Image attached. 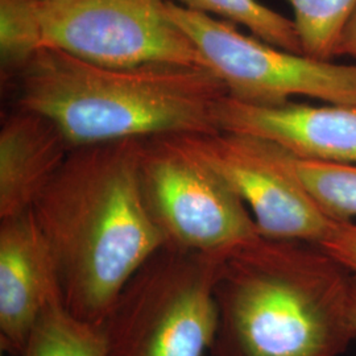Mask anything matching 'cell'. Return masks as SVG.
<instances>
[{
  "label": "cell",
  "mask_w": 356,
  "mask_h": 356,
  "mask_svg": "<svg viewBox=\"0 0 356 356\" xmlns=\"http://www.w3.org/2000/svg\"><path fill=\"white\" fill-rule=\"evenodd\" d=\"M286 160L326 216L335 222H347L355 218L356 164L304 160L289 152H286Z\"/></svg>",
  "instance_id": "5bb4252c"
},
{
  "label": "cell",
  "mask_w": 356,
  "mask_h": 356,
  "mask_svg": "<svg viewBox=\"0 0 356 356\" xmlns=\"http://www.w3.org/2000/svg\"><path fill=\"white\" fill-rule=\"evenodd\" d=\"M0 356H6V355H4V353H3V351H1V355H0Z\"/></svg>",
  "instance_id": "ffe728a7"
},
{
  "label": "cell",
  "mask_w": 356,
  "mask_h": 356,
  "mask_svg": "<svg viewBox=\"0 0 356 356\" xmlns=\"http://www.w3.org/2000/svg\"><path fill=\"white\" fill-rule=\"evenodd\" d=\"M60 292L51 250L32 210L0 219V348L23 356L42 309Z\"/></svg>",
  "instance_id": "30bf717a"
},
{
  "label": "cell",
  "mask_w": 356,
  "mask_h": 356,
  "mask_svg": "<svg viewBox=\"0 0 356 356\" xmlns=\"http://www.w3.org/2000/svg\"><path fill=\"white\" fill-rule=\"evenodd\" d=\"M41 49L40 0H0L1 76H20Z\"/></svg>",
  "instance_id": "2e32d148"
},
{
  "label": "cell",
  "mask_w": 356,
  "mask_h": 356,
  "mask_svg": "<svg viewBox=\"0 0 356 356\" xmlns=\"http://www.w3.org/2000/svg\"><path fill=\"white\" fill-rule=\"evenodd\" d=\"M72 149L49 118L17 106L0 129V219L31 210Z\"/></svg>",
  "instance_id": "8fae6325"
},
{
  "label": "cell",
  "mask_w": 356,
  "mask_h": 356,
  "mask_svg": "<svg viewBox=\"0 0 356 356\" xmlns=\"http://www.w3.org/2000/svg\"><path fill=\"white\" fill-rule=\"evenodd\" d=\"M346 56L356 60V10L344 26L337 47V57Z\"/></svg>",
  "instance_id": "ac0fdd59"
},
{
  "label": "cell",
  "mask_w": 356,
  "mask_h": 356,
  "mask_svg": "<svg viewBox=\"0 0 356 356\" xmlns=\"http://www.w3.org/2000/svg\"><path fill=\"white\" fill-rule=\"evenodd\" d=\"M170 136L236 193L261 236L321 244L335 225L294 175L279 145L225 131Z\"/></svg>",
  "instance_id": "ba28073f"
},
{
  "label": "cell",
  "mask_w": 356,
  "mask_h": 356,
  "mask_svg": "<svg viewBox=\"0 0 356 356\" xmlns=\"http://www.w3.org/2000/svg\"><path fill=\"white\" fill-rule=\"evenodd\" d=\"M214 119L218 131L273 143L298 159L356 164V103L257 106L226 95Z\"/></svg>",
  "instance_id": "9c48e42d"
},
{
  "label": "cell",
  "mask_w": 356,
  "mask_h": 356,
  "mask_svg": "<svg viewBox=\"0 0 356 356\" xmlns=\"http://www.w3.org/2000/svg\"><path fill=\"white\" fill-rule=\"evenodd\" d=\"M140 186L164 245L226 254L260 235L236 193L170 135L143 140Z\"/></svg>",
  "instance_id": "8992f818"
},
{
  "label": "cell",
  "mask_w": 356,
  "mask_h": 356,
  "mask_svg": "<svg viewBox=\"0 0 356 356\" xmlns=\"http://www.w3.org/2000/svg\"><path fill=\"white\" fill-rule=\"evenodd\" d=\"M23 356H106L102 326L76 317L54 293L29 334Z\"/></svg>",
  "instance_id": "7c38bea8"
},
{
  "label": "cell",
  "mask_w": 356,
  "mask_h": 356,
  "mask_svg": "<svg viewBox=\"0 0 356 356\" xmlns=\"http://www.w3.org/2000/svg\"><path fill=\"white\" fill-rule=\"evenodd\" d=\"M302 53L323 61L337 57L344 26L356 10V0H286Z\"/></svg>",
  "instance_id": "9a60e30c"
},
{
  "label": "cell",
  "mask_w": 356,
  "mask_h": 356,
  "mask_svg": "<svg viewBox=\"0 0 356 356\" xmlns=\"http://www.w3.org/2000/svg\"><path fill=\"white\" fill-rule=\"evenodd\" d=\"M168 0H40L41 48L107 66H204Z\"/></svg>",
  "instance_id": "52a82bcc"
},
{
  "label": "cell",
  "mask_w": 356,
  "mask_h": 356,
  "mask_svg": "<svg viewBox=\"0 0 356 356\" xmlns=\"http://www.w3.org/2000/svg\"><path fill=\"white\" fill-rule=\"evenodd\" d=\"M223 254L159 248L103 322L106 356H210L218 322L214 285Z\"/></svg>",
  "instance_id": "277c9868"
},
{
  "label": "cell",
  "mask_w": 356,
  "mask_h": 356,
  "mask_svg": "<svg viewBox=\"0 0 356 356\" xmlns=\"http://www.w3.org/2000/svg\"><path fill=\"white\" fill-rule=\"evenodd\" d=\"M144 139L73 148L32 206L64 305L102 326L136 270L164 245L140 186Z\"/></svg>",
  "instance_id": "6da1fadb"
},
{
  "label": "cell",
  "mask_w": 356,
  "mask_h": 356,
  "mask_svg": "<svg viewBox=\"0 0 356 356\" xmlns=\"http://www.w3.org/2000/svg\"><path fill=\"white\" fill-rule=\"evenodd\" d=\"M170 19L193 41L204 65L229 98L257 106H277L294 97L326 103H356V65L337 64L285 51L235 24L184 8L168 0Z\"/></svg>",
  "instance_id": "5b68a950"
},
{
  "label": "cell",
  "mask_w": 356,
  "mask_h": 356,
  "mask_svg": "<svg viewBox=\"0 0 356 356\" xmlns=\"http://www.w3.org/2000/svg\"><path fill=\"white\" fill-rule=\"evenodd\" d=\"M186 10L245 26L251 35L281 49L304 54L292 19L257 0H175Z\"/></svg>",
  "instance_id": "4fadbf2b"
},
{
  "label": "cell",
  "mask_w": 356,
  "mask_h": 356,
  "mask_svg": "<svg viewBox=\"0 0 356 356\" xmlns=\"http://www.w3.org/2000/svg\"><path fill=\"white\" fill-rule=\"evenodd\" d=\"M353 272L319 244L261 235L222 256L210 356H341Z\"/></svg>",
  "instance_id": "7a4b0ae2"
},
{
  "label": "cell",
  "mask_w": 356,
  "mask_h": 356,
  "mask_svg": "<svg viewBox=\"0 0 356 356\" xmlns=\"http://www.w3.org/2000/svg\"><path fill=\"white\" fill-rule=\"evenodd\" d=\"M351 314L356 326V273L353 275V280H351Z\"/></svg>",
  "instance_id": "d6986e66"
},
{
  "label": "cell",
  "mask_w": 356,
  "mask_h": 356,
  "mask_svg": "<svg viewBox=\"0 0 356 356\" xmlns=\"http://www.w3.org/2000/svg\"><path fill=\"white\" fill-rule=\"evenodd\" d=\"M17 81V106L49 118L72 148L216 132V104L227 95L204 66H107L53 48H41Z\"/></svg>",
  "instance_id": "3957f363"
},
{
  "label": "cell",
  "mask_w": 356,
  "mask_h": 356,
  "mask_svg": "<svg viewBox=\"0 0 356 356\" xmlns=\"http://www.w3.org/2000/svg\"><path fill=\"white\" fill-rule=\"evenodd\" d=\"M319 245L356 273V223L354 220L335 222Z\"/></svg>",
  "instance_id": "e0dca14e"
}]
</instances>
